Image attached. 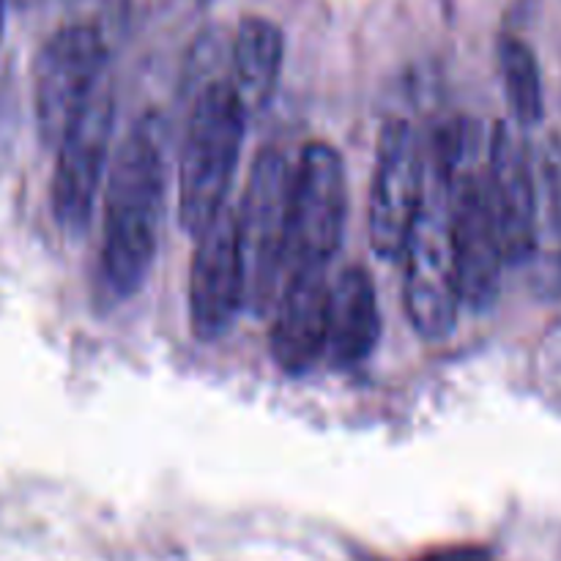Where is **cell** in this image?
I'll return each mask as SVG.
<instances>
[{
    "instance_id": "obj_1",
    "label": "cell",
    "mask_w": 561,
    "mask_h": 561,
    "mask_svg": "<svg viewBox=\"0 0 561 561\" xmlns=\"http://www.w3.org/2000/svg\"><path fill=\"white\" fill-rule=\"evenodd\" d=\"M164 146V118L146 113L135 121L110 168L99 252V279L110 301L135 296L157 261L168 186Z\"/></svg>"
},
{
    "instance_id": "obj_2",
    "label": "cell",
    "mask_w": 561,
    "mask_h": 561,
    "mask_svg": "<svg viewBox=\"0 0 561 561\" xmlns=\"http://www.w3.org/2000/svg\"><path fill=\"white\" fill-rule=\"evenodd\" d=\"M247 121L230 80L197 88L179 162V222L190 236L225 208Z\"/></svg>"
},
{
    "instance_id": "obj_3",
    "label": "cell",
    "mask_w": 561,
    "mask_h": 561,
    "mask_svg": "<svg viewBox=\"0 0 561 561\" xmlns=\"http://www.w3.org/2000/svg\"><path fill=\"white\" fill-rule=\"evenodd\" d=\"M290 170L288 159L266 148L252 162L244 201L236 214L241 266H244V301L266 312L288 277L290 239Z\"/></svg>"
},
{
    "instance_id": "obj_4",
    "label": "cell",
    "mask_w": 561,
    "mask_h": 561,
    "mask_svg": "<svg viewBox=\"0 0 561 561\" xmlns=\"http://www.w3.org/2000/svg\"><path fill=\"white\" fill-rule=\"evenodd\" d=\"M405 255V310L416 334L442 340L453 332L460 310L458 266L449 236L447 184L436 173L433 192L425 190L420 217L409 236Z\"/></svg>"
},
{
    "instance_id": "obj_5",
    "label": "cell",
    "mask_w": 561,
    "mask_h": 561,
    "mask_svg": "<svg viewBox=\"0 0 561 561\" xmlns=\"http://www.w3.org/2000/svg\"><path fill=\"white\" fill-rule=\"evenodd\" d=\"M107 60V38L88 22L58 27L38 49L33 69V113L38 137L55 148L93 93Z\"/></svg>"
},
{
    "instance_id": "obj_6",
    "label": "cell",
    "mask_w": 561,
    "mask_h": 561,
    "mask_svg": "<svg viewBox=\"0 0 561 561\" xmlns=\"http://www.w3.org/2000/svg\"><path fill=\"white\" fill-rule=\"evenodd\" d=\"M345 214L348 181L343 157L329 142H310L290 181L288 274L296 268H327L343 244Z\"/></svg>"
},
{
    "instance_id": "obj_7",
    "label": "cell",
    "mask_w": 561,
    "mask_h": 561,
    "mask_svg": "<svg viewBox=\"0 0 561 561\" xmlns=\"http://www.w3.org/2000/svg\"><path fill=\"white\" fill-rule=\"evenodd\" d=\"M113 124V88L99 82L55 146L58 159H55L53 175V214L58 228L71 239L85 233L88 222H91L93 203H96L99 184H102V168L107 162Z\"/></svg>"
},
{
    "instance_id": "obj_8",
    "label": "cell",
    "mask_w": 561,
    "mask_h": 561,
    "mask_svg": "<svg viewBox=\"0 0 561 561\" xmlns=\"http://www.w3.org/2000/svg\"><path fill=\"white\" fill-rule=\"evenodd\" d=\"M425 201V162L414 129L392 118L381 126L370 190V244L381 261L403 257Z\"/></svg>"
},
{
    "instance_id": "obj_9",
    "label": "cell",
    "mask_w": 561,
    "mask_h": 561,
    "mask_svg": "<svg viewBox=\"0 0 561 561\" xmlns=\"http://www.w3.org/2000/svg\"><path fill=\"white\" fill-rule=\"evenodd\" d=\"M244 305V266H241L236 214L228 206L195 236L190 266V323L195 337L217 340L233 323Z\"/></svg>"
},
{
    "instance_id": "obj_10",
    "label": "cell",
    "mask_w": 561,
    "mask_h": 561,
    "mask_svg": "<svg viewBox=\"0 0 561 561\" xmlns=\"http://www.w3.org/2000/svg\"><path fill=\"white\" fill-rule=\"evenodd\" d=\"M488 197L502 236L504 257L513 266L529 263L535 247L537 217V175L535 162L520 126L496 124L488 148Z\"/></svg>"
},
{
    "instance_id": "obj_11",
    "label": "cell",
    "mask_w": 561,
    "mask_h": 561,
    "mask_svg": "<svg viewBox=\"0 0 561 561\" xmlns=\"http://www.w3.org/2000/svg\"><path fill=\"white\" fill-rule=\"evenodd\" d=\"M272 348L274 362L288 376H305L327 351L329 283L323 268H296L277 296Z\"/></svg>"
},
{
    "instance_id": "obj_12",
    "label": "cell",
    "mask_w": 561,
    "mask_h": 561,
    "mask_svg": "<svg viewBox=\"0 0 561 561\" xmlns=\"http://www.w3.org/2000/svg\"><path fill=\"white\" fill-rule=\"evenodd\" d=\"M381 340V312L373 277L362 266L340 272L329 285L327 351L334 365L354 367L376 351Z\"/></svg>"
},
{
    "instance_id": "obj_13",
    "label": "cell",
    "mask_w": 561,
    "mask_h": 561,
    "mask_svg": "<svg viewBox=\"0 0 561 561\" xmlns=\"http://www.w3.org/2000/svg\"><path fill=\"white\" fill-rule=\"evenodd\" d=\"M285 38L274 22L263 16L241 20L230 42V88L247 118H255L272 104L283 75Z\"/></svg>"
},
{
    "instance_id": "obj_14",
    "label": "cell",
    "mask_w": 561,
    "mask_h": 561,
    "mask_svg": "<svg viewBox=\"0 0 561 561\" xmlns=\"http://www.w3.org/2000/svg\"><path fill=\"white\" fill-rule=\"evenodd\" d=\"M537 217L535 247L529 266L531 283L542 299L561 296V142L557 137L542 148L537 164Z\"/></svg>"
},
{
    "instance_id": "obj_15",
    "label": "cell",
    "mask_w": 561,
    "mask_h": 561,
    "mask_svg": "<svg viewBox=\"0 0 561 561\" xmlns=\"http://www.w3.org/2000/svg\"><path fill=\"white\" fill-rule=\"evenodd\" d=\"M499 69H502L504 93L515 126L529 129L542 121V80L535 49L518 36H504L499 42Z\"/></svg>"
},
{
    "instance_id": "obj_16",
    "label": "cell",
    "mask_w": 561,
    "mask_h": 561,
    "mask_svg": "<svg viewBox=\"0 0 561 561\" xmlns=\"http://www.w3.org/2000/svg\"><path fill=\"white\" fill-rule=\"evenodd\" d=\"M3 14H5V0H0V33H3Z\"/></svg>"
},
{
    "instance_id": "obj_17",
    "label": "cell",
    "mask_w": 561,
    "mask_h": 561,
    "mask_svg": "<svg viewBox=\"0 0 561 561\" xmlns=\"http://www.w3.org/2000/svg\"><path fill=\"white\" fill-rule=\"evenodd\" d=\"M16 3H22V5H25V3H31V0H16Z\"/></svg>"
}]
</instances>
